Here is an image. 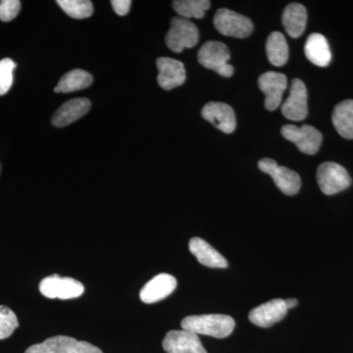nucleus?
<instances>
[{"mask_svg":"<svg viewBox=\"0 0 353 353\" xmlns=\"http://www.w3.org/2000/svg\"><path fill=\"white\" fill-rule=\"evenodd\" d=\"M39 292L48 299H73L82 296L85 287L75 279L52 275L41 281Z\"/></svg>","mask_w":353,"mask_h":353,"instance_id":"8","label":"nucleus"},{"mask_svg":"<svg viewBox=\"0 0 353 353\" xmlns=\"http://www.w3.org/2000/svg\"><path fill=\"white\" fill-rule=\"evenodd\" d=\"M111 6H112L113 10L115 11L117 15L125 16L129 13L132 1H130V0H112Z\"/></svg>","mask_w":353,"mask_h":353,"instance_id":"29","label":"nucleus"},{"mask_svg":"<svg viewBox=\"0 0 353 353\" xmlns=\"http://www.w3.org/2000/svg\"><path fill=\"white\" fill-rule=\"evenodd\" d=\"M197 58L204 68L213 70L225 78L233 76L234 70V67L229 64L231 55L226 44L220 41H208L201 46Z\"/></svg>","mask_w":353,"mask_h":353,"instance_id":"2","label":"nucleus"},{"mask_svg":"<svg viewBox=\"0 0 353 353\" xmlns=\"http://www.w3.org/2000/svg\"><path fill=\"white\" fill-rule=\"evenodd\" d=\"M176 280L170 274L162 273L146 283L139 292L141 301L145 303H155L163 301L176 290Z\"/></svg>","mask_w":353,"mask_h":353,"instance_id":"16","label":"nucleus"},{"mask_svg":"<svg viewBox=\"0 0 353 353\" xmlns=\"http://www.w3.org/2000/svg\"><path fill=\"white\" fill-rule=\"evenodd\" d=\"M183 330L196 334L224 339L233 333L236 323L231 316L223 314L192 315L183 318Z\"/></svg>","mask_w":353,"mask_h":353,"instance_id":"1","label":"nucleus"},{"mask_svg":"<svg viewBox=\"0 0 353 353\" xmlns=\"http://www.w3.org/2000/svg\"><path fill=\"white\" fill-rule=\"evenodd\" d=\"M57 2L62 10L74 19H85L94 13V6L90 0H58Z\"/></svg>","mask_w":353,"mask_h":353,"instance_id":"25","label":"nucleus"},{"mask_svg":"<svg viewBox=\"0 0 353 353\" xmlns=\"http://www.w3.org/2000/svg\"><path fill=\"white\" fill-rule=\"evenodd\" d=\"M157 81L165 90L180 87L187 78L185 66L179 60L170 57H160L157 60Z\"/></svg>","mask_w":353,"mask_h":353,"instance_id":"14","label":"nucleus"},{"mask_svg":"<svg viewBox=\"0 0 353 353\" xmlns=\"http://www.w3.org/2000/svg\"><path fill=\"white\" fill-rule=\"evenodd\" d=\"M259 87L265 94V108L276 110L281 105L283 94L288 87V79L284 74L266 72L259 79Z\"/></svg>","mask_w":353,"mask_h":353,"instance_id":"11","label":"nucleus"},{"mask_svg":"<svg viewBox=\"0 0 353 353\" xmlns=\"http://www.w3.org/2000/svg\"><path fill=\"white\" fill-rule=\"evenodd\" d=\"M285 31L292 38H299L305 30L307 11L303 4L292 3L285 7L282 16Z\"/></svg>","mask_w":353,"mask_h":353,"instance_id":"20","label":"nucleus"},{"mask_svg":"<svg viewBox=\"0 0 353 353\" xmlns=\"http://www.w3.org/2000/svg\"><path fill=\"white\" fill-rule=\"evenodd\" d=\"M332 121L343 138L353 139V101H341L334 109Z\"/></svg>","mask_w":353,"mask_h":353,"instance_id":"21","label":"nucleus"},{"mask_svg":"<svg viewBox=\"0 0 353 353\" xmlns=\"http://www.w3.org/2000/svg\"><path fill=\"white\" fill-rule=\"evenodd\" d=\"M281 132L285 139L294 143L296 148L305 154H315L322 145L321 132L310 125H303L301 127L285 125Z\"/></svg>","mask_w":353,"mask_h":353,"instance_id":"9","label":"nucleus"},{"mask_svg":"<svg viewBox=\"0 0 353 353\" xmlns=\"http://www.w3.org/2000/svg\"><path fill=\"white\" fill-rule=\"evenodd\" d=\"M266 53L269 61L274 66H284L289 59V46L284 34L273 32L266 41Z\"/></svg>","mask_w":353,"mask_h":353,"instance_id":"22","label":"nucleus"},{"mask_svg":"<svg viewBox=\"0 0 353 353\" xmlns=\"http://www.w3.org/2000/svg\"><path fill=\"white\" fill-rule=\"evenodd\" d=\"M304 53L311 63L318 67H327L331 63L332 53L328 41L321 34H311L306 39Z\"/></svg>","mask_w":353,"mask_h":353,"instance_id":"18","label":"nucleus"},{"mask_svg":"<svg viewBox=\"0 0 353 353\" xmlns=\"http://www.w3.org/2000/svg\"><path fill=\"white\" fill-rule=\"evenodd\" d=\"M202 117L225 134L236 130V114L231 106L223 102H209L202 108Z\"/></svg>","mask_w":353,"mask_h":353,"instance_id":"13","label":"nucleus"},{"mask_svg":"<svg viewBox=\"0 0 353 353\" xmlns=\"http://www.w3.org/2000/svg\"><path fill=\"white\" fill-rule=\"evenodd\" d=\"M90 101L83 97L65 102L52 116V124L58 128L68 126L85 116L90 111Z\"/></svg>","mask_w":353,"mask_h":353,"instance_id":"17","label":"nucleus"},{"mask_svg":"<svg viewBox=\"0 0 353 353\" xmlns=\"http://www.w3.org/2000/svg\"><path fill=\"white\" fill-rule=\"evenodd\" d=\"M214 26L220 34L236 39L248 38L253 31V24L250 18L227 8L216 11Z\"/></svg>","mask_w":353,"mask_h":353,"instance_id":"6","label":"nucleus"},{"mask_svg":"<svg viewBox=\"0 0 353 353\" xmlns=\"http://www.w3.org/2000/svg\"><path fill=\"white\" fill-rule=\"evenodd\" d=\"M259 167L260 170L272 176L281 192L287 196H294L301 190V180L299 174L287 167L279 166L275 160L263 158L259 160Z\"/></svg>","mask_w":353,"mask_h":353,"instance_id":"7","label":"nucleus"},{"mask_svg":"<svg viewBox=\"0 0 353 353\" xmlns=\"http://www.w3.org/2000/svg\"><path fill=\"white\" fill-rule=\"evenodd\" d=\"M317 182L323 194L333 196L350 188L352 178L341 165L324 162L318 167Z\"/></svg>","mask_w":353,"mask_h":353,"instance_id":"5","label":"nucleus"},{"mask_svg":"<svg viewBox=\"0 0 353 353\" xmlns=\"http://www.w3.org/2000/svg\"><path fill=\"white\" fill-rule=\"evenodd\" d=\"M285 306H287L288 310L289 309H292L297 306L299 304V301L296 299H288L285 301Z\"/></svg>","mask_w":353,"mask_h":353,"instance_id":"30","label":"nucleus"},{"mask_svg":"<svg viewBox=\"0 0 353 353\" xmlns=\"http://www.w3.org/2000/svg\"><path fill=\"white\" fill-rule=\"evenodd\" d=\"M288 313L285 301L277 299L253 308L248 315L250 321L261 328H270L276 323L282 321Z\"/></svg>","mask_w":353,"mask_h":353,"instance_id":"15","label":"nucleus"},{"mask_svg":"<svg viewBox=\"0 0 353 353\" xmlns=\"http://www.w3.org/2000/svg\"><path fill=\"white\" fill-rule=\"evenodd\" d=\"M16 63L10 58L0 60V97L6 94L13 85Z\"/></svg>","mask_w":353,"mask_h":353,"instance_id":"27","label":"nucleus"},{"mask_svg":"<svg viewBox=\"0 0 353 353\" xmlns=\"http://www.w3.org/2000/svg\"><path fill=\"white\" fill-rule=\"evenodd\" d=\"M282 113L290 121H303L307 117V88L299 79L292 80L290 95L283 103Z\"/></svg>","mask_w":353,"mask_h":353,"instance_id":"10","label":"nucleus"},{"mask_svg":"<svg viewBox=\"0 0 353 353\" xmlns=\"http://www.w3.org/2000/svg\"><path fill=\"white\" fill-rule=\"evenodd\" d=\"M210 6L208 0H176L173 2L174 10L179 14V17L188 20L190 18L201 19Z\"/></svg>","mask_w":353,"mask_h":353,"instance_id":"24","label":"nucleus"},{"mask_svg":"<svg viewBox=\"0 0 353 353\" xmlns=\"http://www.w3.org/2000/svg\"><path fill=\"white\" fill-rule=\"evenodd\" d=\"M19 327L17 316L6 306L0 305V340L9 338Z\"/></svg>","mask_w":353,"mask_h":353,"instance_id":"26","label":"nucleus"},{"mask_svg":"<svg viewBox=\"0 0 353 353\" xmlns=\"http://www.w3.org/2000/svg\"><path fill=\"white\" fill-rule=\"evenodd\" d=\"M162 347L167 353H208L199 334L183 329L168 332Z\"/></svg>","mask_w":353,"mask_h":353,"instance_id":"12","label":"nucleus"},{"mask_svg":"<svg viewBox=\"0 0 353 353\" xmlns=\"http://www.w3.org/2000/svg\"><path fill=\"white\" fill-rule=\"evenodd\" d=\"M190 252L196 257L199 263L210 268H227L228 261L208 241L201 238H192L189 243Z\"/></svg>","mask_w":353,"mask_h":353,"instance_id":"19","label":"nucleus"},{"mask_svg":"<svg viewBox=\"0 0 353 353\" xmlns=\"http://www.w3.org/2000/svg\"><path fill=\"white\" fill-rule=\"evenodd\" d=\"M199 32L192 21L182 17L171 20L170 29L167 32V46L174 52H182L185 48H192L199 43Z\"/></svg>","mask_w":353,"mask_h":353,"instance_id":"4","label":"nucleus"},{"mask_svg":"<svg viewBox=\"0 0 353 353\" xmlns=\"http://www.w3.org/2000/svg\"><path fill=\"white\" fill-rule=\"evenodd\" d=\"M92 76L82 69L72 70L65 74L54 88L55 92H73L76 90H85L92 83Z\"/></svg>","mask_w":353,"mask_h":353,"instance_id":"23","label":"nucleus"},{"mask_svg":"<svg viewBox=\"0 0 353 353\" xmlns=\"http://www.w3.org/2000/svg\"><path fill=\"white\" fill-rule=\"evenodd\" d=\"M25 353H103L88 341L67 336H57L32 345Z\"/></svg>","mask_w":353,"mask_h":353,"instance_id":"3","label":"nucleus"},{"mask_svg":"<svg viewBox=\"0 0 353 353\" xmlns=\"http://www.w3.org/2000/svg\"><path fill=\"white\" fill-rule=\"evenodd\" d=\"M21 10L19 0H2L0 1V20L9 22L17 17Z\"/></svg>","mask_w":353,"mask_h":353,"instance_id":"28","label":"nucleus"}]
</instances>
